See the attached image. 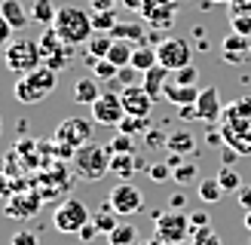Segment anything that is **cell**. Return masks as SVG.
<instances>
[{"instance_id": "obj_1", "label": "cell", "mask_w": 251, "mask_h": 245, "mask_svg": "<svg viewBox=\"0 0 251 245\" xmlns=\"http://www.w3.org/2000/svg\"><path fill=\"white\" fill-rule=\"evenodd\" d=\"M52 28L68 46H86L89 37L95 34L92 16L86 9H80V6H58V16L52 22Z\"/></svg>"}, {"instance_id": "obj_2", "label": "cell", "mask_w": 251, "mask_h": 245, "mask_svg": "<svg viewBox=\"0 0 251 245\" xmlns=\"http://www.w3.org/2000/svg\"><path fill=\"white\" fill-rule=\"evenodd\" d=\"M71 163H74V175L80 181H101L104 175H110V150L107 144H98V141L77 147Z\"/></svg>"}, {"instance_id": "obj_3", "label": "cell", "mask_w": 251, "mask_h": 245, "mask_svg": "<svg viewBox=\"0 0 251 245\" xmlns=\"http://www.w3.org/2000/svg\"><path fill=\"white\" fill-rule=\"evenodd\" d=\"M3 58H6V68L12 74H34L37 68H43V52H40V43L28 40V37H16L6 49H3Z\"/></svg>"}, {"instance_id": "obj_4", "label": "cell", "mask_w": 251, "mask_h": 245, "mask_svg": "<svg viewBox=\"0 0 251 245\" xmlns=\"http://www.w3.org/2000/svg\"><path fill=\"white\" fill-rule=\"evenodd\" d=\"M92 220V212L89 205H86L83 199H77V196H68V199H61L55 205L52 212V224L58 233H80L86 224Z\"/></svg>"}, {"instance_id": "obj_5", "label": "cell", "mask_w": 251, "mask_h": 245, "mask_svg": "<svg viewBox=\"0 0 251 245\" xmlns=\"http://www.w3.org/2000/svg\"><path fill=\"white\" fill-rule=\"evenodd\" d=\"M153 227H156V236L166 245L187 242V236L193 233L190 230V215L175 212V208H169V212H156L153 215Z\"/></svg>"}, {"instance_id": "obj_6", "label": "cell", "mask_w": 251, "mask_h": 245, "mask_svg": "<svg viewBox=\"0 0 251 245\" xmlns=\"http://www.w3.org/2000/svg\"><path fill=\"white\" fill-rule=\"evenodd\" d=\"M89 107H92V122L95 126H120L126 120V107H123L120 92H101Z\"/></svg>"}, {"instance_id": "obj_7", "label": "cell", "mask_w": 251, "mask_h": 245, "mask_svg": "<svg viewBox=\"0 0 251 245\" xmlns=\"http://www.w3.org/2000/svg\"><path fill=\"white\" fill-rule=\"evenodd\" d=\"M92 126H95V122L92 120H83V117L61 120L58 129H55V144H65V147H74V150H77V147L92 141Z\"/></svg>"}, {"instance_id": "obj_8", "label": "cell", "mask_w": 251, "mask_h": 245, "mask_svg": "<svg viewBox=\"0 0 251 245\" xmlns=\"http://www.w3.org/2000/svg\"><path fill=\"white\" fill-rule=\"evenodd\" d=\"M107 205L114 208L120 218H129V215H135V212H141V205H144V193L138 190L132 181H120L117 187L107 193Z\"/></svg>"}, {"instance_id": "obj_9", "label": "cell", "mask_w": 251, "mask_h": 245, "mask_svg": "<svg viewBox=\"0 0 251 245\" xmlns=\"http://www.w3.org/2000/svg\"><path fill=\"white\" fill-rule=\"evenodd\" d=\"M156 55H159V65L166 68V71H181L190 65V55H193V49L187 40H181V37H169V40H162L156 46Z\"/></svg>"}, {"instance_id": "obj_10", "label": "cell", "mask_w": 251, "mask_h": 245, "mask_svg": "<svg viewBox=\"0 0 251 245\" xmlns=\"http://www.w3.org/2000/svg\"><path fill=\"white\" fill-rule=\"evenodd\" d=\"M40 205H43V196L34 193V190L12 193L6 199V215L16 218V220H28V218H34L37 212H40Z\"/></svg>"}, {"instance_id": "obj_11", "label": "cell", "mask_w": 251, "mask_h": 245, "mask_svg": "<svg viewBox=\"0 0 251 245\" xmlns=\"http://www.w3.org/2000/svg\"><path fill=\"white\" fill-rule=\"evenodd\" d=\"M175 12H178L175 0H144L141 3V16H144V22L153 24V28H172Z\"/></svg>"}, {"instance_id": "obj_12", "label": "cell", "mask_w": 251, "mask_h": 245, "mask_svg": "<svg viewBox=\"0 0 251 245\" xmlns=\"http://www.w3.org/2000/svg\"><path fill=\"white\" fill-rule=\"evenodd\" d=\"M120 98H123V107L129 117H150L153 98L144 92V86H126V89H120Z\"/></svg>"}, {"instance_id": "obj_13", "label": "cell", "mask_w": 251, "mask_h": 245, "mask_svg": "<svg viewBox=\"0 0 251 245\" xmlns=\"http://www.w3.org/2000/svg\"><path fill=\"white\" fill-rule=\"evenodd\" d=\"M196 114H199V120H205V122H218L221 120V95H218L215 86H208V89L199 92Z\"/></svg>"}, {"instance_id": "obj_14", "label": "cell", "mask_w": 251, "mask_h": 245, "mask_svg": "<svg viewBox=\"0 0 251 245\" xmlns=\"http://www.w3.org/2000/svg\"><path fill=\"white\" fill-rule=\"evenodd\" d=\"M169 80H172V71H166L162 65H156V68H150V71L141 74V86H144V92L153 98V101H156V98H162Z\"/></svg>"}, {"instance_id": "obj_15", "label": "cell", "mask_w": 251, "mask_h": 245, "mask_svg": "<svg viewBox=\"0 0 251 245\" xmlns=\"http://www.w3.org/2000/svg\"><path fill=\"white\" fill-rule=\"evenodd\" d=\"M144 159L135 153H110V175H117L120 181H132L135 169H141Z\"/></svg>"}, {"instance_id": "obj_16", "label": "cell", "mask_w": 251, "mask_h": 245, "mask_svg": "<svg viewBox=\"0 0 251 245\" xmlns=\"http://www.w3.org/2000/svg\"><path fill=\"white\" fill-rule=\"evenodd\" d=\"M248 52H251V37H242V34H236V31L224 37V58H227V61L242 65Z\"/></svg>"}, {"instance_id": "obj_17", "label": "cell", "mask_w": 251, "mask_h": 245, "mask_svg": "<svg viewBox=\"0 0 251 245\" xmlns=\"http://www.w3.org/2000/svg\"><path fill=\"white\" fill-rule=\"evenodd\" d=\"M0 16L9 22L12 31H22L31 22V12L22 6V0H0Z\"/></svg>"}, {"instance_id": "obj_18", "label": "cell", "mask_w": 251, "mask_h": 245, "mask_svg": "<svg viewBox=\"0 0 251 245\" xmlns=\"http://www.w3.org/2000/svg\"><path fill=\"white\" fill-rule=\"evenodd\" d=\"M199 86H178L175 80L166 83V92H162V98H169L172 104H178V107H187V104H196V98H199Z\"/></svg>"}, {"instance_id": "obj_19", "label": "cell", "mask_w": 251, "mask_h": 245, "mask_svg": "<svg viewBox=\"0 0 251 245\" xmlns=\"http://www.w3.org/2000/svg\"><path fill=\"white\" fill-rule=\"evenodd\" d=\"M12 92H16V101L19 104H40L46 92L43 89H37V86L31 83V77H19L16 86H12Z\"/></svg>"}, {"instance_id": "obj_20", "label": "cell", "mask_w": 251, "mask_h": 245, "mask_svg": "<svg viewBox=\"0 0 251 245\" xmlns=\"http://www.w3.org/2000/svg\"><path fill=\"white\" fill-rule=\"evenodd\" d=\"M74 101L77 104H92L98 95H101V86H98V80L95 77H80L77 83H74Z\"/></svg>"}, {"instance_id": "obj_21", "label": "cell", "mask_w": 251, "mask_h": 245, "mask_svg": "<svg viewBox=\"0 0 251 245\" xmlns=\"http://www.w3.org/2000/svg\"><path fill=\"white\" fill-rule=\"evenodd\" d=\"M114 40H126V43H135L141 46L144 43V24L141 22H117V28L110 31Z\"/></svg>"}, {"instance_id": "obj_22", "label": "cell", "mask_w": 251, "mask_h": 245, "mask_svg": "<svg viewBox=\"0 0 251 245\" xmlns=\"http://www.w3.org/2000/svg\"><path fill=\"white\" fill-rule=\"evenodd\" d=\"M166 150L169 153H196V138L187 129H178V132H169V141H166Z\"/></svg>"}, {"instance_id": "obj_23", "label": "cell", "mask_w": 251, "mask_h": 245, "mask_svg": "<svg viewBox=\"0 0 251 245\" xmlns=\"http://www.w3.org/2000/svg\"><path fill=\"white\" fill-rule=\"evenodd\" d=\"M159 65V55H156V46H147V43H141V46H135V52H132V68L135 71H150V68H156Z\"/></svg>"}, {"instance_id": "obj_24", "label": "cell", "mask_w": 251, "mask_h": 245, "mask_svg": "<svg viewBox=\"0 0 251 245\" xmlns=\"http://www.w3.org/2000/svg\"><path fill=\"white\" fill-rule=\"evenodd\" d=\"M107 245H138V227L129 220H120L114 233H107Z\"/></svg>"}, {"instance_id": "obj_25", "label": "cell", "mask_w": 251, "mask_h": 245, "mask_svg": "<svg viewBox=\"0 0 251 245\" xmlns=\"http://www.w3.org/2000/svg\"><path fill=\"white\" fill-rule=\"evenodd\" d=\"M37 43H40V52H43V61L46 58H52V55H58L61 52V49H65L68 43L65 40H61V37L55 34V28H52V24H49V28L40 34V40H37Z\"/></svg>"}, {"instance_id": "obj_26", "label": "cell", "mask_w": 251, "mask_h": 245, "mask_svg": "<svg viewBox=\"0 0 251 245\" xmlns=\"http://www.w3.org/2000/svg\"><path fill=\"white\" fill-rule=\"evenodd\" d=\"M55 16H58V9H55V3L52 0H34L31 3V19L37 22V24H52L55 22Z\"/></svg>"}, {"instance_id": "obj_27", "label": "cell", "mask_w": 251, "mask_h": 245, "mask_svg": "<svg viewBox=\"0 0 251 245\" xmlns=\"http://www.w3.org/2000/svg\"><path fill=\"white\" fill-rule=\"evenodd\" d=\"M117 218H120V215H117L114 208L104 202L101 208H98V212H92V224L98 227V233H114V230H117V224H120Z\"/></svg>"}, {"instance_id": "obj_28", "label": "cell", "mask_w": 251, "mask_h": 245, "mask_svg": "<svg viewBox=\"0 0 251 245\" xmlns=\"http://www.w3.org/2000/svg\"><path fill=\"white\" fill-rule=\"evenodd\" d=\"M110 46H114V37H110V34H92L89 43H86V49H89V61H95V58H107Z\"/></svg>"}, {"instance_id": "obj_29", "label": "cell", "mask_w": 251, "mask_h": 245, "mask_svg": "<svg viewBox=\"0 0 251 245\" xmlns=\"http://www.w3.org/2000/svg\"><path fill=\"white\" fill-rule=\"evenodd\" d=\"M25 77H31V83L37 86V89H43L46 95L58 86V74H55V71H49L46 65H43V68H37L34 74H25Z\"/></svg>"}, {"instance_id": "obj_30", "label": "cell", "mask_w": 251, "mask_h": 245, "mask_svg": "<svg viewBox=\"0 0 251 245\" xmlns=\"http://www.w3.org/2000/svg\"><path fill=\"white\" fill-rule=\"evenodd\" d=\"M132 52H135V43H126V40H114V46H110L107 58L114 61L117 68H126V65H132Z\"/></svg>"}, {"instance_id": "obj_31", "label": "cell", "mask_w": 251, "mask_h": 245, "mask_svg": "<svg viewBox=\"0 0 251 245\" xmlns=\"http://www.w3.org/2000/svg\"><path fill=\"white\" fill-rule=\"evenodd\" d=\"M199 199L202 202H221L224 199V187L218 178H202L199 181Z\"/></svg>"}, {"instance_id": "obj_32", "label": "cell", "mask_w": 251, "mask_h": 245, "mask_svg": "<svg viewBox=\"0 0 251 245\" xmlns=\"http://www.w3.org/2000/svg\"><path fill=\"white\" fill-rule=\"evenodd\" d=\"M123 135H138V132H150V117H129V114H126V120L120 122V126H117Z\"/></svg>"}, {"instance_id": "obj_33", "label": "cell", "mask_w": 251, "mask_h": 245, "mask_svg": "<svg viewBox=\"0 0 251 245\" xmlns=\"http://www.w3.org/2000/svg\"><path fill=\"white\" fill-rule=\"evenodd\" d=\"M117 74H120V68L110 58H95L92 61V77L95 80H117Z\"/></svg>"}, {"instance_id": "obj_34", "label": "cell", "mask_w": 251, "mask_h": 245, "mask_svg": "<svg viewBox=\"0 0 251 245\" xmlns=\"http://www.w3.org/2000/svg\"><path fill=\"white\" fill-rule=\"evenodd\" d=\"M218 181H221L224 193H230V190H239V187H242V178H239V172H236L233 166H221Z\"/></svg>"}, {"instance_id": "obj_35", "label": "cell", "mask_w": 251, "mask_h": 245, "mask_svg": "<svg viewBox=\"0 0 251 245\" xmlns=\"http://www.w3.org/2000/svg\"><path fill=\"white\" fill-rule=\"evenodd\" d=\"M92 28L95 34H110L117 28V16L114 12H92Z\"/></svg>"}, {"instance_id": "obj_36", "label": "cell", "mask_w": 251, "mask_h": 245, "mask_svg": "<svg viewBox=\"0 0 251 245\" xmlns=\"http://www.w3.org/2000/svg\"><path fill=\"white\" fill-rule=\"evenodd\" d=\"M190 242H193V245H224L221 236H218L211 227H205V230H193V233H190Z\"/></svg>"}, {"instance_id": "obj_37", "label": "cell", "mask_w": 251, "mask_h": 245, "mask_svg": "<svg viewBox=\"0 0 251 245\" xmlns=\"http://www.w3.org/2000/svg\"><path fill=\"white\" fill-rule=\"evenodd\" d=\"M107 150H110V153H135V141H132V135H123V132H120L117 138L107 144Z\"/></svg>"}, {"instance_id": "obj_38", "label": "cell", "mask_w": 251, "mask_h": 245, "mask_svg": "<svg viewBox=\"0 0 251 245\" xmlns=\"http://www.w3.org/2000/svg\"><path fill=\"white\" fill-rule=\"evenodd\" d=\"M172 178L178 181V184H193V181H196V166H193V163H181L178 169L172 172Z\"/></svg>"}, {"instance_id": "obj_39", "label": "cell", "mask_w": 251, "mask_h": 245, "mask_svg": "<svg viewBox=\"0 0 251 245\" xmlns=\"http://www.w3.org/2000/svg\"><path fill=\"white\" fill-rule=\"evenodd\" d=\"M196 77H199V74H196L193 65H187V68H181V71L172 74V80L178 83V86H196Z\"/></svg>"}, {"instance_id": "obj_40", "label": "cell", "mask_w": 251, "mask_h": 245, "mask_svg": "<svg viewBox=\"0 0 251 245\" xmlns=\"http://www.w3.org/2000/svg\"><path fill=\"white\" fill-rule=\"evenodd\" d=\"M147 175H150V181L162 184V181H169V178H172V166H169V163H153V166L147 169Z\"/></svg>"}, {"instance_id": "obj_41", "label": "cell", "mask_w": 251, "mask_h": 245, "mask_svg": "<svg viewBox=\"0 0 251 245\" xmlns=\"http://www.w3.org/2000/svg\"><path fill=\"white\" fill-rule=\"evenodd\" d=\"M138 77H141V71H135L132 65H126V68H120V74H117V83L126 89V86H138V83H135Z\"/></svg>"}, {"instance_id": "obj_42", "label": "cell", "mask_w": 251, "mask_h": 245, "mask_svg": "<svg viewBox=\"0 0 251 245\" xmlns=\"http://www.w3.org/2000/svg\"><path fill=\"white\" fill-rule=\"evenodd\" d=\"M9 245H37V236L31 230H16L9 236Z\"/></svg>"}, {"instance_id": "obj_43", "label": "cell", "mask_w": 251, "mask_h": 245, "mask_svg": "<svg viewBox=\"0 0 251 245\" xmlns=\"http://www.w3.org/2000/svg\"><path fill=\"white\" fill-rule=\"evenodd\" d=\"M211 227V218L205 212H190V230H205Z\"/></svg>"}, {"instance_id": "obj_44", "label": "cell", "mask_w": 251, "mask_h": 245, "mask_svg": "<svg viewBox=\"0 0 251 245\" xmlns=\"http://www.w3.org/2000/svg\"><path fill=\"white\" fill-rule=\"evenodd\" d=\"M233 31L242 34V37H251V16H236L233 19Z\"/></svg>"}, {"instance_id": "obj_45", "label": "cell", "mask_w": 251, "mask_h": 245, "mask_svg": "<svg viewBox=\"0 0 251 245\" xmlns=\"http://www.w3.org/2000/svg\"><path fill=\"white\" fill-rule=\"evenodd\" d=\"M236 202H239L245 212H251V184H242V187L236 190Z\"/></svg>"}, {"instance_id": "obj_46", "label": "cell", "mask_w": 251, "mask_h": 245, "mask_svg": "<svg viewBox=\"0 0 251 245\" xmlns=\"http://www.w3.org/2000/svg\"><path fill=\"white\" fill-rule=\"evenodd\" d=\"M12 43V28H9V22L0 16V49H6Z\"/></svg>"}, {"instance_id": "obj_47", "label": "cell", "mask_w": 251, "mask_h": 245, "mask_svg": "<svg viewBox=\"0 0 251 245\" xmlns=\"http://www.w3.org/2000/svg\"><path fill=\"white\" fill-rule=\"evenodd\" d=\"M89 6H92V12H114L117 0H89Z\"/></svg>"}, {"instance_id": "obj_48", "label": "cell", "mask_w": 251, "mask_h": 245, "mask_svg": "<svg viewBox=\"0 0 251 245\" xmlns=\"http://www.w3.org/2000/svg\"><path fill=\"white\" fill-rule=\"evenodd\" d=\"M166 141H169V135H162V132H153V129H150L147 132V147H166Z\"/></svg>"}, {"instance_id": "obj_49", "label": "cell", "mask_w": 251, "mask_h": 245, "mask_svg": "<svg viewBox=\"0 0 251 245\" xmlns=\"http://www.w3.org/2000/svg\"><path fill=\"white\" fill-rule=\"evenodd\" d=\"M95 233H98V227L89 220V224H86V227L80 230V239H83V242H92V239H95Z\"/></svg>"}, {"instance_id": "obj_50", "label": "cell", "mask_w": 251, "mask_h": 245, "mask_svg": "<svg viewBox=\"0 0 251 245\" xmlns=\"http://www.w3.org/2000/svg\"><path fill=\"white\" fill-rule=\"evenodd\" d=\"M181 117H184V120H193V117H199V114H196V104H187V107H181Z\"/></svg>"}, {"instance_id": "obj_51", "label": "cell", "mask_w": 251, "mask_h": 245, "mask_svg": "<svg viewBox=\"0 0 251 245\" xmlns=\"http://www.w3.org/2000/svg\"><path fill=\"white\" fill-rule=\"evenodd\" d=\"M169 202H172V208H175V212H178V208H181V205L187 202V196H181V193H175V196H172Z\"/></svg>"}, {"instance_id": "obj_52", "label": "cell", "mask_w": 251, "mask_h": 245, "mask_svg": "<svg viewBox=\"0 0 251 245\" xmlns=\"http://www.w3.org/2000/svg\"><path fill=\"white\" fill-rule=\"evenodd\" d=\"M120 3H123V6H129V9H138V12H141V3H144V0H120Z\"/></svg>"}, {"instance_id": "obj_53", "label": "cell", "mask_w": 251, "mask_h": 245, "mask_svg": "<svg viewBox=\"0 0 251 245\" xmlns=\"http://www.w3.org/2000/svg\"><path fill=\"white\" fill-rule=\"evenodd\" d=\"M141 245H166V242H162V239H159V236H153V239H144V242H141Z\"/></svg>"}, {"instance_id": "obj_54", "label": "cell", "mask_w": 251, "mask_h": 245, "mask_svg": "<svg viewBox=\"0 0 251 245\" xmlns=\"http://www.w3.org/2000/svg\"><path fill=\"white\" fill-rule=\"evenodd\" d=\"M242 224H245V230L251 233V212H245V220H242Z\"/></svg>"}, {"instance_id": "obj_55", "label": "cell", "mask_w": 251, "mask_h": 245, "mask_svg": "<svg viewBox=\"0 0 251 245\" xmlns=\"http://www.w3.org/2000/svg\"><path fill=\"white\" fill-rule=\"evenodd\" d=\"M178 245H193V242H178Z\"/></svg>"}, {"instance_id": "obj_56", "label": "cell", "mask_w": 251, "mask_h": 245, "mask_svg": "<svg viewBox=\"0 0 251 245\" xmlns=\"http://www.w3.org/2000/svg\"><path fill=\"white\" fill-rule=\"evenodd\" d=\"M0 132H3V126H0Z\"/></svg>"}, {"instance_id": "obj_57", "label": "cell", "mask_w": 251, "mask_h": 245, "mask_svg": "<svg viewBox=\"0 0 251 245\" xmlns=\"http://www.w3.org/2000/svg\"><path fill=\"white\" fill-rule=\"evenodd\" d=\"M248 245H251V242H248Z\"/></svg>"}]
</instances>
